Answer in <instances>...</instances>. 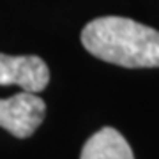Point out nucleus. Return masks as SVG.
I'll return each instance as SVG.
<instances>
[{
    "instance_id": "nucleus-1",
    "label": "nucleus",
    "mask_w": 159,
    "mask_h": 159,
    "mask_svg": "<svg viewBox=\"0 0 159 159\" xmlns=\"http://www.w3.org/2000/svg\"><path fill=\"white\" fill-rule=\"evenodd\" d=\"M81 44L94 57L122 67H159V30L122 16L87 23Z\"/></svg>"
},
{
    "instance_id": "nucleus-2",
    "label": "nucleus",
    "mask_w": 159,
    "mask_h": 159,
    "mask_svg": "<svg viewBox=\"0 0 159 159\" xmlns=\"http://www.w3.org/2000/svg\"><path fill=\"white\" fill-rule=\"evenodd\" d=\"M46 115L44 101L34 92L21 90L16 96L0 99V127L16 138L32 136Z\"/></svg>"
},
{
    "instance_id": "nucleus-3",
    "label": "nucleus",
    "mask_w": 159,
    "mask_h": 159,
    "mask_svg": "<svg viewBox=\"0 0 159 159\" xmlns=\"http://www.w3.org/2000/svg\"><path fill=\"white\" fill-rule=\"evenodd\" d=\"M50 81V69L35 55L0 53V85H18L25 92L44 90Z\"/></svg>"
},
{
    "instance_id": "nucleus-4",
    "label": "nucleus",
    "mask_w": 159,
    "mask_h": 159,
    "mask_svg": "<svg viewBox=\"0 0 159 159\" xmlns=\"http://www.w3.org/2000/svg\"><path fill=\"white\" fill-rule=\"evenodd\" d=\"M80 159H134V156L119 131L102 127L85 142Z\"/></svg>"
}]
</instances>
